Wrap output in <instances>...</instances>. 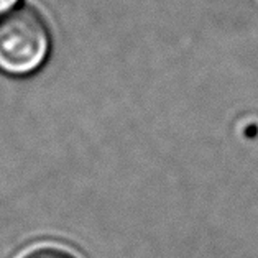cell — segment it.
<instances>
[{
  "instance_id": "6da1fadb",
  "label": "cell",
  "mask_w": 258,
  "mask_h": 258,
  "mask_svg": "<svg viewBox=\"0 0 258 258\" xmlns=\"http://www.w3.org/2000/svg\"><path fill=\"white\" fill-rule=\"evenodd\" d=\"M51 46L49 25L36 9L20 7L0 17V73L35 74L48 61Z\"/></svg>"
},
{
  "instance_id": "7a4b0ae2",
  "label": "cell",
  "mask_w": 258,
  "mask_h": 258,
  "mask_svg": "<svg viewBox=\"0 0 258 258\" xmlns=\"http://www.w3.org/2000/svg\"><path fill=\"white\" fill-rule=\"evenodd\" d=\"M17 258H79V256L71 248H68L66 245L41 242L25 248Z\"/></svg>"
},
{
  "instance_id": "3957f363",
  "label": "cell",
  "mask_w": 258,
  "mask_h": 258,
  "mask_svg": "<svg viewBox=\"0 0 258 258\" xmlns=\"http://www.w3.org/2000/svg\"><path fill=\"white\" fill-rule=\"evenodd\" d=\"M18 2H20V0H0V17L9 14V12L14 9Z\"/></svg>"
}]
</instances>
